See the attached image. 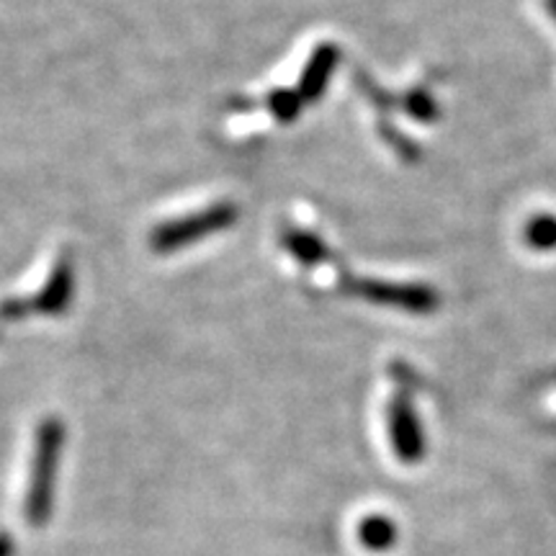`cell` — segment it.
Wrapping results in <instances>:
<instances>
[{
  "instance_id": "obj_1",
  "label": "cell",
  "mask_w": 556,
  "mask_h": 556,
  "mask_svg": "<svg viewBox=\"0 0 556 556\" xmlns=\"http://www.w3.org/2000/svg\"><path fill=\"white\" fill-rule=\"evenodd\" d=\"M62 443H65V426L60 420L50 417V420H45L37 428L29 495H26V520L31 526H45L50 520L54 500V471H58L60 464Z\"/></svg>"
},
{
  "instance_id": "obj_2",
  "label": "cell",
  "mask_w": 556,
  "mask_h": 556,
  "mask_svg": "<svg viewBox=\"0 0 556 556\" xmlns=\"http://www.w3.org/2000/svg\"><path fill=\"white\" fill-rule=\"evenodd\" d=\"M235 219H238V206L214 204L208 208H201L197 214H189V217L160 225L150 235V245L155 253H173V250H180L201 238H208V235L219 232V229H227Z\"/></svg>"
},
{
  "instance_id": "obj_3",
  "label": "cell",
  "mask_w": 556,
  "mask_h": 556,
  "mask_svg": "<svg viewBox=\"0 0 556 556\" xmlns=\"http://www.w3.org/2000/svg\"><path fill=\"white\" fill-rule=\"evenodd\" d=\"M73 263H70L67 255L54 263V270L50 281L45 283V289L39 291L34 299H9V302L0 304V317L3 319H18L31 315V312H39V315H60L73 299Z\"/></svg>"
},
{
  "instance_id": "obj_4",
  "label": "cell",
  "mask_w": 556,
  "mask_h": 556,
  "mask_svg": "<svg viewBox=\"0 0 556 556\" xmlns=\"http://www.w3.org/2000/svg\"><path fill=\"white\" fill-rule=\"evenodd\" d=\"M358 294L368 302L387 304V307H400L405 312H433L435 291L428 287H407V283H381V281H361Z\"/></svg>"
},
{
  "instance_id": "obj_5",
  "label": "cell",
  "mask_w": 556,
  "mask_h": 556,
  "mask_svg": "<svg viewBox=\"0 0 556 556\" xmlns=\"http://www.w3.org/2000/svg\"><path fill=\"white\" fill-rule=\"evenodd\" d=\"M389 435H392L394 451L402 462H415L422 451L420 428H417L415 407L409 402L407 392L400 394L397 400L389 405Z\"/></svg>"
},
{
  "instance_id": "obj_6",
  "label": "cell",
  "mask_w": 556,
  "mask_h": 556,
  "mask_svg": "<svg viewBox=\"0 0 556 556\" xmlns=\"http://www.w3.org/2000/svg\"><path fill=\"white\" fill-rule=\"evenodd\" d=\"M338 47L336 45H319L315 54H312L307 67H304L302 78H299V99L315 101L323 96L325 86H328L332 70L338 65Z\"/></svg>"
},
{
  "instance_id": "obj_7",
  "label": "cell",
  "mask_w": 556,
  "mask_h": 556,
  "mask_svg": "<svg viewBox=\"0 0 556 556\" xmlns=\"http://www.w3.org/2000/svg\"><path fill=\"white\" fill-rule=\"evenodd\" d=\"M283 245H287L289 253H294L299 261L302 263H317L319 258H325V248L323 242H319L315 235L309 232H296V229H289L287 235H283Z\"/></svg>"
},
{
  "instance_id": "obj_8",
  "label": "cell",
  "mask_w": 556,
  "mask_h": 556,
  "mask_svg": "<svg viewBox=\"0 0 556 556\" xmlns=\"http://www.w3.org/2000/svg\"><path fill=\"white\" fill-rule=\"evenodd\" d=\"M361 544L374 552H381L394 541V526L387 518H366L358 528Z\"/></svg>"
},
{
  "instance_id": "obj_9",
  "label": "cell",
  "mask_w": 556,
  "mask_h": 556,
  "mask_svg": "<svg viewBox=\"0 0 556 556\" xmlns=\"http://www.w3.org/2000/svg\"><path fill=\"white\" fill-rule=\"evenodd\" d=\"M526 240L533 250H552L556 245V217H533L526 227Z\"/></svg>"
},
{
  "instance_id": "obj_10",
  "label": "cell",
  "mask_w": 556,
  "mask_h": 556,
  "mask_svg": "<svg viewBox=\"0 0 556 556\" xmlns=\"http://www.w3.org/2000/svg\"><path fill=\"white\" fill-rule=\"evenodd\" d=\"M299 106H302V99L291 90H274L268 99V109L274 111L276 119L281 122H291L299 114Z\"/></svg>"
},
{
  "instance_id": "obj_11",
  "label": "cell",
  "mask_w": 556,
  "mask_h": 556,
  "mask_svg": "<svg viewBox=\"0 0 556 556\" xmlns=\"http://www.w3.org/2000/svg\"><path fill=\"white\" fill-rule=\"evenodd\" d=\"M0 556H13V541L0 533Z\"/></svg>"
},
{
  "instance_id": "obj_12",
  "label": "cell",
  "mask_w": 556,
  "mask_h": 556,
  "mask_svg": "<svg viewBox=\"0 0 556 556\" xmlns=\"http://www.w3.org/2000/svg\"><path fill=\"white\" fill-rule=\"evenodd\" d=\"M546 9L554 16V21H556V0H546Z\"/></svg>"
}]
</instances>
